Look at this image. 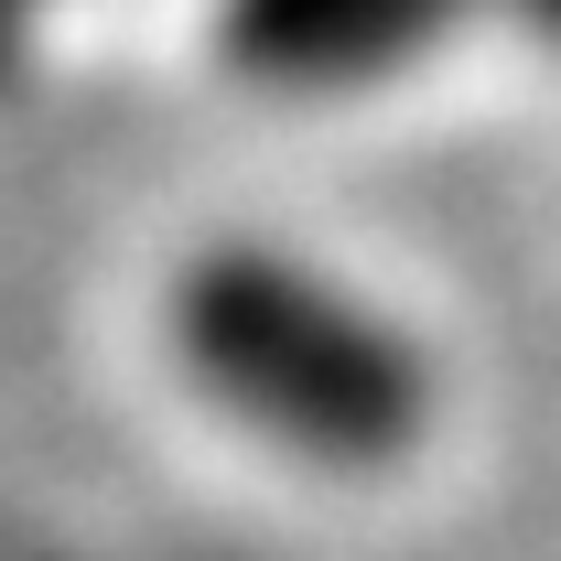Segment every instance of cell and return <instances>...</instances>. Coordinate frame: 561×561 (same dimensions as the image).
<instances>
[{
	"label": "cell",
	"mask_w": 561,
	"mask_h": 561,
	"mask_svg": "<svg viewBox=\"0 0 561 561\" xmlns=\"http://www.w3.org/2000/svg\"><path fill=\"white\" fill-rule=\"evenodd\" d=\"M173 356L227 421L313 465H389L432 411L411 335L280 249H206L173 291Z\"/></svg>",
	"instance_id": "obj_1"
},
{
	"label": "cell",
	"mask_w": 561,
	"mask_h": 561,
	"mask_svg": "<svg viewBox=\"0 0 561 561\" xmlns=\"http://www.w3.org/2000/svg\"><path fill=\"white\" fill-rule=\"evenodd\" d=\"M476 0H216V55L260 87L335 98L421 66Z\"/></svg>",
	"instance_id": "obj_2"
},
{
	"label": "cell",
	"mask_w": 561,
	"mask_h": 561,
	"mask_svg": "<svg viewBox=\"0 0 561 561\" xmlns=\"http://www.w3.org/2000/svg\"><path fill=\"white\" fill-rule=\"evenodd\" d=\"M33 11H44V0H0V55H11V33H22Z\"/></svg>",
	"instance_id": "obj_3"
},
{
	"label": "cell",
	"mask_w": 561,
	"mask_h": 561,
	"mask_svg": "<svg viewBox=\"0 0 561 561\" xmlns=\"http://www.w3.org/2000/svg\"><path fill=\"white\" fill-rule=\"evenodd\" d=\"M518 11H529V22H540V33L561 44V0H518Z\"/></svg>",
	"instance_id": "obj_4"
}]
</instances>
